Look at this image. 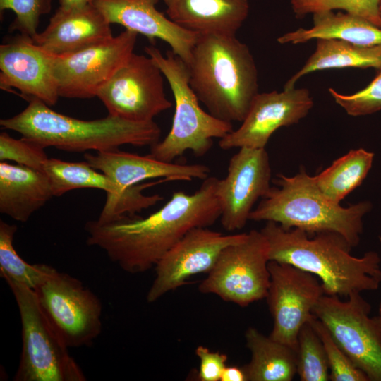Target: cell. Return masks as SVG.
<instances>
[{
	"mask_svg": "<svg viewBox=\"0 0 381 381\" xmlns=\"http://www.w3.org/2000/svg\"><path fill=\"white\" fill-rule=\"evenodd\" d=\"M260 231L268 244L270 261L291 265L316 276L325 294L348 297L353 293L375 291L381 284V258L375 251L361 257L340 235L332 232L309 236L298 229H284L267 222Z\"/></svg>",
	"mask_w": 381,
	"mask_h": 381,
	"instance_id": "7a4b0ae2",
	"label": "cell"
},
{
	"mask_svg": "<svg viewBox=\"0 0 381 381\" xmlns=\"http://www.w3.org/2000/svg\"><path fill=\"white\" fill-rule=\"evenodd\" d=\"M164 75L147 55L133 52L99 90L97 97L109 115L135 122H147L170 109Z\"/></svg>",
	"mask_w": 381,
	"mask_h": 381,
	"instance_id": "8fae6325",
	"label": "cell"
},
{
	"mask_svg": "<svg viewBox=\"0 0 381 381\" xmlns=\"http://www.w3.org/2000/svg\"><path fill=\"white\" fill-rule=\"evenodd\" d=\"M168 18L199 35H236L249 13L248 0H164Z\"/></svg>",
	"mask_w": 381,
	"mask_h": 381,
	"instance_id": "44dd1931",
	"label": "cell"
},
{
	"mask_svg": "<svg viewBox=\"0 0 381 381\" xmlns=\"http://www.w3.org/2000/svg\"><path fill=\"white\" fill-rule=\"evenodd\" d=\"M34 291L46 316L68 348L91 346L100 334L101 301L78 279L54 268Z\"/></svg>",
	"mask_w": 381,
	"mask_h": 381,
	"instance_id": "30bf717a",
	"label": "cell"
},
{
	"mask_svg": "<svg viewBox=\"0 0 381 381\" xmlns=\"http://www.w3.org/2000/svg\"><path fill=\"white\" fill-rule=\"evenodd\" d=\"M158 0H93L97 8L111 23L141 34L150 41L160 39L188 65L199 34L179 26L157 10Z\"/></svg>",
	"mask_w": 381,
	"mask_h": 381,
	"instance_id": "ac0fdd59",
	"label": "cell"
},
{
	"mask_svg": "<svg viewBox=\"0 0 381 381\" xmlns=\"http://www.w3.org/2000/svg\"><path fill=\"white\" fill-rule=\"evenodd\" d=\"M269 262L265 236L260 230H250L241 241L221 252L198 289L246 307L266 298L270 283Z\"/></svg>",
	"mask_w": 381,
	"mask_h": 381,
	"instance_id": "9c48e42d",
	"label": "cell"
},
{
	"mask_svg": "<svg viewBox=\"0 0 381 381\" xmlns=\"http://www.w3.org/2000/svg\"><path fill=\"white\" fill-rule=\"evenodd\" d=\"M195 354L200 361L198 377L201 381H220L226 366L228 357L219 351H210L207 347L198 346Z\"/></svg>",
	"mask_w": 381,
	"mask_h": 381,
	"instance_id": "d590c367",
	"label": "cell"
},
{
	"mask_svg": "<svg viewBox=\"0 0 381 381\" xmlns=\"http://www.w3.org/2000/svg\"><path fill=\"white\" fill-rule=\"evenodd\" d=\"M163 1H164V0H163Z\"/></svg>",
	"mask_w": 381,
	"mask_h": 381,
	"instance_id": "60d3db41",
	"label": "cell"
},
{
	"mask_svg": "<svg viewBox=\"0 0 381 381\" xmlns=\"http://www.w3.org/2000/svg\"><path fill=\"white\" fill-rule=\"evenodd\" d=\"M246 234H223L208 227L189 231L155 266V277L147 291V301H157L195 274L208 273L221 252L241 241Z\"/></svg>",
	"mask_w": 381,
	"mask_h": 381,
	"instance_id": "9a60e30c",
	"label": "cell"
},
{
	"mask_svg": "<svg viewBox=\"0 0 381 381\" xmlns=\"http://www.w3.org/2000/svg\"><path fill=\"white\" fill-rule=\"evenodd\" d=\"M250 360L243 365L248 381H291L296 375V351L257 329L245 332Z\"/></svg>",
	"mask_w": 381,
	"mask_h": 381,
	"instance_id": "cb8c5ba5",
	"label": "cell"
},
{
	"mask_svg": "<svg viewBox=\"0 0 381 381\" xmlns=\"http://www.w3.org/2000/svg\"><path fill=\"white\" fill-rule=\"evenodd\" d=\"M52 0H0L1 12L11 10L16 14L11 30L32 38L37 33L40 18L49 13Z\"/></svg>",
	"mask_w": 381,
	"mask_h": 381,
	"instance_id": "e575fe53",
	"label": "cell"
},
{
	"mask_svg": "<svg viewBox=\"0 0 381 381\" xmlns=\"http://www.w3.org/2000/svg\"><path fill=\"white\" fill-rule=\"evenodd\" d=\"M378 14L381 22V0H378Z\"/></svg>",
	"mask_w": 381,
	"mask_h": 381,
	"instance_id": "ab89813d",
	"label": "cell"
},
{
	"mask_svg": "<svg viewBox=\"0 0 381 381\" xmlns=\"http://www.w3.org/2000/svg\"><path fill=\"white\" fill-rule=\"evenodd\" d=\"M28 102L19 114L1 119L0 125L45 148L102 152L124 145L151 147L159 141L161 129L154 121L135 122L109 114L99 119L81 120L58 113L39 99Z\"/></svg>",
	"mask_w": 381,
	"mask_h": 381,
	"instance_id": "277c9868",
	"label": "cell"
},
{
	"mask_svg": "<svg viewBox=\"0 0 381 381\" xmlns=\"http://www.w3.org/2000/svg\"><path fill=\"white\" fill-rule=\"evenodd\" d=\"M296 374L301 381H328L329 369L322 343L310 321L301 329L296 349Z\"/></svg>",
	"mask_w": 381,
	"mask_h": 381,
	"instance_id": "f1b7e54d",
	"label": "cell"
},
{
	"mask_svg": "<svg viewBox=\"0 0 381 381\" xmlns=\"http://www.w3.org/2000/svg\"><path fill=\"white\" fill-rule=\"evenodd\" d=\"M310 28H298L277 38L279 44H301L312 40L337 39L362 46L381 45V28L349 13L333 11L313 14Z\"/></svg>",
	"mask_w": 381,
	"mask_h": 381,
	"instance_id": "603a6c76",
	"label": "cell"
},
{
	"mask_svg": "<svg viewBox=\"0 0 381 381\" xmlns=\"http://www.w3.org/2000/svg\"><path fill=\"white\" fill-rule=\"evenodd\" d=\"M146 54L158 66L172 91L175 110L171 129L165 138L150 147L149 155L165 162H173L187 150L198 157L205 155L219 140L234 131L232 123L205 111L189 84L188 66L172 51L163 55L154 46L145 47Z\"/></svg>",
	"mask_w": 381,
	"mask_h": 381,
	"instance_id": "8992f818",
	"label": "cell"
},
{
	"mask_svg": "<svg viewBox=\"0 0 381 381\" xmlns=\"http://www.w3.org/2000/svg\"><path fill=\"white\" fill-rule=\"evenodd\" d=\"M375 155L363 148L351 150L313 176L320 192L329 200L340 204L360 186L372 168Z\"/></svg>",
	"mask_w": 381,
	"mask_h": 381,
	"instance_id": "484cf974",
	"label": "cell"
},
{
	"mask_svg": "<svg viewBox=\"0 0 381 381\" xmlns=\"http://www.w3.org/2000/svg\"><path fill=\"white\" fill-rule=\"evenodd\" d=\"M3 279L15 298L22 327V351L13 380H86L42 309L35 291L11 278Z\"/></svg>",
	"mask_w": 381,
	"mask_h": 381,
	"instance_id": "52a82bcc",
	"label": "cell"
},
{
	"mask_svg": "<svg viewBox=\"0 0 381 381\" xmlns=\"http://www.w3.org/2000/svg\"><path fill=\"white\" fill-rule=\"evenodd\" d=\"M290 3L298 18L310 13L341 9L381 28L378 0H291Z\"/></svg>",
	"mask_w": 381,
	"mask_h": 381,
	"instance_id": "4dcf8cb0",
	"label": "cell"
},
{
	"mask_svg": "<svg viewBox=\"0 0 381 381\" xmlns=\"http://www.w3.org/2000/svg\"><path fill=\"white\" fill-rule=\"evenodd\" d=\"M17 226L0 221V275L35 290L49 276L54 267L45 264H30L16 252L13 239Z\"/></svg>",
	"mask_w": 381,
	"mask_h": 381,
	"instance_id": "83f0119b",
	"label": "cell"
},
{
	"mask_svg": "<svg viewBox=\"0 0 381 381\" xmlns=\"http://www.w3.org/2000/svg\"><path fill=\"white\" fill-rule=\"evenodd\" d=\"M0 87L16 88L28 101L37 99L49 107L59 98L52 72V55L20 34L0 46Z\"/></svg>",
	"mask_w": 381,
	"mask_h": 381,
	"instance_id": "e0dca14e",
	"label": "cell"
},
{
	"mask_svg": "<svg viewBox=\"0 0 381 381\" xmlns=\"http://www.w3.org/2000/svg\"><path fill=\"white\" fill-rule=\"evenodd\" d=\"M59 7L64 8H71L82 7L92 4L93 0H58Z\"/></svg>",
	"mask_w": 381,
	"mask_h": 381,
	"instance_id": "74e56055",
	"label": "cell"
},
{
	"mask_svg": "<svg viewBox=\"0 0 381 381\" xmlns=\"http://www.w3.org/2000/svg\"><path fill=\"white\" fill-rule=\"evenodd\" d=\"M208 176L192 194L175 191L161 208L146 217L124 216L106 223L87 222L86 243L103 250L128 273L145 272L189 231L213 225L221 215L217 181Z\"/></svg>",
	"mask_w": 381,
	"mask_h": 381,
	"instance_id": "6da1fadb",
	"label": "cell"
},
{
	"mask_svg": "<svg viewBox=\"0 0 381 381\" xmlns=\"http://www.w3.org/2000/svg\"><path fill=\"white\" fill-rule=\"evenodd\" d=\"M314 105L307 88H284L283 91L258 93L241 125L219 141L222 150L265 148L279 128L298 123Z\"/></svg>",
	"mask_w": 381,
	"mask_h": 381,
	"instance_id": "2e32d148",
	"label": "cell"
},
{
	"mask_svg": "<svg viewBox=\"0 0 381 381\" xmlns=\"http://www.w3.org/2000/svg\"><path fill=\"white\" fill-rule=\"evenodd\" d=\"M189 84L213 116L242 122L258 93L249 47L236 35H200L188 64Z\"/></svg>",
	"mask_w": 381,
	"mask_h": 381,
	"instance_id": "3957f363",
	"label": "cell"
},
{
	"mask_svg": "<svg viewBox=\"0 0 381 381\" xmlns=\"http://www.w3.org/2000/svg\"><path fill=\"white\" fill-rule=\"evenodd\" d=\"M45 147L40 143L22 137L15 139L8 133L0 134V161H13L18 164L42 170L49 158Z\"/></svg>",
	"mask_w": 381,
	"mask_h": 381,
	"instance_id": "836d02e7",
	"label": "cell"
},
{
	"mask_svg": "<svg viewBox=\"0 0 381 381\" xmlns=\"http://www.w3.org/2000/svg\"><path fill=\"white\" fill-rule=\"evenodd\" d=\"M249 217V220L273 222L284 229H298L309 236L332 232L356 246L363 230V218L371 211L370 201L342 207L326 198L305 168L293 176L279 174Z\"/></svg>",
	"mask_w": 381,
	"mask_h": 381,
	"instance_id": "5b68a950",
	"label": "cell"
},
{
	"mask_svg": "<svg viewBox=\"0 0 381 381\" xmlns=\"http://www.w3.org/2000/svg\"><path fill=\"white\" fill-rule=\"evenodd\" d=\"M361 294L344 301L324 294L313 313L368 380L381 381V322Z\"/></svg>",
	"mask_w": 381,
	"mask_h": 381,
	"instance_id": "ba28073f",
	"label": "cell"
},
{
	"mask_svg": "<svg viewBox=\"0 0 381 381\" xmlns=\"http://www.w3.org/2000/svg\"><path fill=\"white\" fill-rule=\"evenodd\" d=\"M220 381H248L243 367L226 366L222 371Z\"/></svg>",
	"mask_w": 381,
	"mask_h": 381,
	"instance_id": "8d00e7d4",
	"label": "cell"
},
{
	"mask_svg": "<svg viewBox=\"0 0 381 381\" xmlns=\"http://www.w3.org/2000/svg\"><path fill=\"white\" fill-rule=\"evenodd\" d=\"M53 197L49 180L42 170L0 162V212L27 222Z\"/></svg>",
	"mask_w": 381,
	"mask_h": 381,
	"instance_id": "7402d4cb",
	"label": "cell"
},
{
	"mask_svg": "<svg viewBox=\"0 0 381 381\" xmlns=\"http://www.w3.org/2000/svg\"><path fill=\"white\" fill-rule=\"evenodd\" d=\"M111 23L92 4L59 7L46 28L32 38L35 44L54 56H62L112 37Z\"/></svg>",
	"mask_w": 381,
	"mask_h": 381,
	"instance_id": "ffe728a7",
	"label": "cell"
},
{
	"mask_svg": "<svg viewBox=\"0 0 381 381\" xmlns=\"http://www.w3.org/2000/svg\"><path fill=\"white\" fill-rule=\"evenodd\" d=\"M342 68L381 69V45L369 47L337 39H318L315 52L284 88L295 87L297 81L308 73Z\"/></svg>",
	"mask_w": 381,
	"mask_h": 381,
	"instance_id": "d4e9b609",
	"label": "cell"
},
{
	"mask_svg": "<svg viewBox=\"0 0 381 381\" xmlns=\"http://www.w3.org/2000/svg\"><path fill=\"white\" fill-rule=\"evenodd\" d=\"M166 182L164 179L140 183L128 188L120 196H107L105 204L97 219L98 222L106 223L124 216H135L136 213L148 209L163 200L159 194L147 195L144 190Z\"/></svg>",
	"mask_w": 381,
	"mask_h": 381,
	"instance_id": "f546056e",
	"label": "cell"
},
{
	"mask_svg": "<svg viewBox=\"0 0 381 381\" xmlns=\"http://www.w3.org/2000/svg\"><path fill=\"white\" fill-rule=\"evenodd\" d=\"M138 34L126 30L117 36L72 54L52 55V72L59 97L90 99L133 52Z\"/></svg>",
	"mask_w": 381,
	"mask_h": 381,
	"instance_id": "7c38bea8",
	"label": "cell"
},
{
	"mask_svg": "<svg viewBox=\"0 0 381 381\" xmlns=\"http://www.w3.org/2000/svg\"><path fill=\"white\" fill-rule=\"evenodd\" d=\"M328 90L348 115L360 116L374 114L381 110V69L365 87L353 94H341L332 87Z\"/></svg>",
	"mask_w": 381,
	"mask_h": 381,
	"instance_id": "d6a6232c",
	"label": "cell"
},
{
	"mask_svg": "<svg viewBox=\"0 0 381 381\" xmlns=\"http://www.w3.org/2000/svg\"><path fill=\"white\" fill-rule=\"evenodd\" d=\"M270 283L267 301L273 319L270 337L295 351L302 327L313 317V309L324 295L320 280L291 265L270 261Z\"/></svg>",
	"mask_w": 381,
	"mask_h": 381,
	"instance_id": "4fadbf2b",
	"label": "cell"
},
{
	"mask_svg": "<svg viewBox=\"0 0 381 381\" xmlns=\"http://www.w3.org/2000/svg\"><path fill=\"white\" fill-rule=\"evenodd\" d=\"M310 322L322 343L329 369V380L369 381L338 345L320 320L314 315Z\"/></svg>",
	"mask_w": 381,
	"mask_h": 381,
	"instance_id": "1f68e13d",
	"label": "cell"
},
{
	"mask_svg": "<svg viewBox=\"0 0 381 381\" xmlns=\"http://www.w3.org/2000/svg\"><path fill=\"white\" fill-rule=\"evenodd\" d=\"M271 177L265 148L240 147L231 157L226 175L217 179L215 189L225 230L234 231L246 226L255 204L271 188Z\"/></svg>",
	"mask_w": 381,
	"mask_h": 381,
	"instance_id": "5bb4252c",
	"label": "cell"
},
{
	"mask_svg": "<svg viewBox=\"0 0 381 381\" xmlns=\"http://www.w3.org/2000/svg\"><path fill=\"white\" fill-rule=\"evenodd\" d=\"M85 160L109 176L122 190L147 179L169 181L205 180L210 168L200 164H179L158 160L149 154L139 155L119 149L86 152Z\"/></svg>",
	"mask_w": 381,
	"mask_h": 381,
	"instance_id": "d6986e66",
	"label": "cell"
},
{
	"mask_svg": "<svg viewBox=\"0 0 381 381\" xmlns=\"http://www.w3.org/2000/svg\"><path fill=\"white\" fill-rule=\"evenodd\" d=\"M47 176L53 196L78 188H96L107 193L108 196H119L122 190L109 176L92 167L86 161L67 162L48 158L42 167Z\"/></svg>",
	"mask_w": 381,
	"mask_h": 381,
	"instance_id": "4316f807",
	"label": "cell"
},
{
	"mask_svg": "<svg viewBox=\"0 0 381 381\" xmlns=\"http://www.w3.org/2000/svg\"><path fill=\"white\" fill-rule=\"evenodd\" d=\"M379 241L381 244V236H379ZM377 317L379 318L380 322H381V301L379 303V307H378V313H377Z\"/></svg>",
	"mask_w": 381,
	"mask_h": 381,
	"instance_id": "f35d334b",
	"label": "cell"
}]
</instances>
